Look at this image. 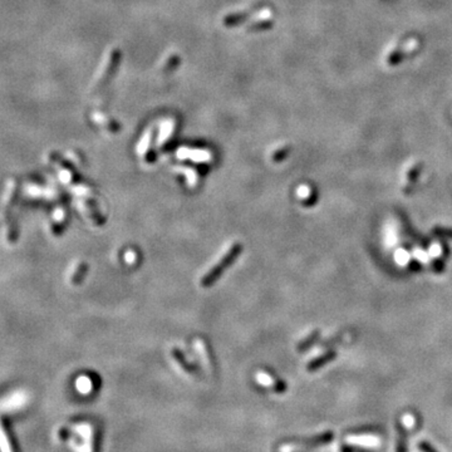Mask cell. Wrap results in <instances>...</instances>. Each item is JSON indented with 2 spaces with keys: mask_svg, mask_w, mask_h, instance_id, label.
<instances>
[{
  "mask_svg": "<svg viewBox=\"0 0 452 452\" xmlns=\"http://www.w3.org/2000/svg\"><path fill=\"white\" fill-rule=\"evenodd\" d=\"M241 250H242V245L239 244V242H235V244L231 245L230 248L226 250V253H225L224 255L220 258L219 262H216L213 268H211L210 270H209L208 273L205 274L204 277H202L201 282H200L201 286L208 288V286L213 285L214 283L219 279L220 275L224 273L225 269L229 268V266H230V265L234 262V260L239 257V254L241 253Z\"/></svg>",
  "mask_w": 452,
  "mask_h": 452,
  "instance_id": "1",
  "label": "cell"
},
{
  "mask_svg": "<svg viewBox=\"0 0 452 452\" xmlns=\"http://www.w3.org/2000/svg\"><path fill=\"white\" fill-rule=\"evenodd\" d=\"M347 442L352 445H359V446H378L380 445V437L373 435H362V436H348Z\"/></svg>",
  "mask_w": 452,
  "mask_h": 452,
  "instance_id": "2",
  "label": "cell"
},
{
  "mask_svg": "<svg viewBox=\"0 0 452 452\" xmlns=\"http://www.w3.org/2000/svg\"><path fill=\"white\" fill-rule=\"evenodd\" d=\"M335 356H337L335 355V351H334V349H329V351H327L324 355H322V356H319V357L309 360V363L307 364V369H308V371H315V369L320 368V367H323L328 362H331L332 359H334Z\"/></svg>",
  "mask_w": 452,
  "mask_h": 452,
  "instance_id": "3",
  "label": "cell"
},
{
  "mask_svg": "<svg viewBox=\"0 0 452 452\" xmlns=\"http://www.w3.org/2000/svg\"><path fill=\"white\" fill-rule=\"evenodd\" d=\"M257 381L259 384L264 387H268V388H274L277 389V391H284L285 389V384L283 382H278V381L274 380L270 375L268 373H265V372H259L257 375Z\"/></svg>",
  "mask_w": 452,
  "mask_h": 452,
  "instance_id": "4",
  "label": "cell"
},
{
  "mask_svg": "<svg viewBox=\"0 0 452 452\" xmlns=\"http://www.w3.org/2000/svg\"><path fill=\"white\" fill-rule=\"evenodd\" d=\"M171 352H172L173 358H175V359L180 363V366H181L182 368L185 369V371L190 372V373H196L195 367H193L192 364H190V363H189L188 360H186V358H185L184 353H182V352L180 351L179 348H173Z\"/></svg>",
  "mask_w": 452,
  "mask_h": 452,
  "instance_id": "5",
  "label": "cell"
},
{
  "mask_svg": "<svg viewBox=\"0 0 452 452\" xmlns=\"http://www.w3.org/2000/svg\"><path fill=\"white\" fill-rule=\"evenodd\" d=\"M318 337H319V331L315 329V331L310 332L304 339L300 340V343L298 344V351H306V349H308L311 344H314V342L318 339Z\"/></svg>",
  "mask_w": 452,
  "mask_h": 452,
  "instance_id": "6",
  "label": "cell"
},
{
  "mask_svg": "<svg viewBox=\"0 0 452 452\" xmlns=\"http://www.w3.org/2000/svg\"><path fill=\"white\" fill-rule=\"evenodd\" d=\"M195 347H196V351H197V353H199L200 358H201V360L204 362L205 366L209 367V364H210V358H209V352H208V348H206V344L204 343V340L196 339Z\"/></svg>",
  "mask_w": 452,
  "mask_h": 452,
  "instance_id": "7",
  "label": "cell"
},
{
  "mask_svg": "<svg viewBox=\"0 0 452 452\" xmlns=\"http://www.w3.org/2000/svg\"><path fill=\"white\" fill-rule=\"evenodd\" d=\"M77 387L82 393H90V391L92 389V383H91V381L86 377L79 378L77 382Z\"/></svg>",
  "mask_w": 452,
  "mask_h": 452,
  "instance_id": "8",
  "label": "cell"
},
{
  "mask_svg": "<svg viewBox=\"0 0 452 452\" xmlns=\"http://www.w3.org/2000/svg\"><path fill=\"white\" fill-rule=\"evenodd\" d=\"M298 196H299L300 199L304 202L309 201L311 196H313V191H310V189H309L308 186H302V188L298 189Z\"/></svg>",
  "mask_w": 452,
  "mask_h": 452,
  "instance_id": "9",
  "label": "cell"
},
{
  "mask_svg": "<svg viewBox=\"0 0 452 452\" xmlns=\"http://www.w3.org/2000/svg\"><path fill=\"white\" fill-rule=\"evenodd\" d=\"M402 424H404V426L406 427L407 429L413 428V427H415V425H416V418H415V416H413V415H409V413H407V415H404V418H402Z\"/></svg>",
  "mask_w": 452,
  "mask_h": 452,
  "instance_id": "10",
  "label": "cell"
},
{
  "mask_svg": "<svg viewBox=\"0 0 452 452\" xmlns=\"http://www.w3.org/2000/svg\"><path fill=\"white\" fill-rule=\"evenodd\" d=\"M406 451H407L406 440H404V436L402 435V432H400V437H398L397 446H396V452H406Z\"/></svg>",
  "mask_w": 452,
  "mask_h": 452,
  "instance_id": "11",
  "label": "cell"
},
{
  "mask_svg": "<svg viewBox=\"0 0 452 452\" xmlns=\"http://www.w3.org/2000/svg\"><path fill=\"white\" fill-rule=\"evenodd\" d=\"M0 449H1L3 452H12V450L9 449L8 444H6L5 435H4V432L1 431V428H0Z\"/></svg>",
  "mask_w": 452,
  "mask_h": 452,
  "instance_id": "12",
  "label": "cell"
},
{
  "mask_svg": "<svg viewBox=\"0 0 452 452\" xmlns=\"http://www.w3.org/2000/svg\"><path fill=\"white\" fill-rule=\"evenodd\" d=\"M396 259L400 262H407L409 260V254L404 250H400L396 254Z\"/></svg>",
  "mask_w": 452,
  "mask_h": 452,
  "instance_id": "13",
  "label": "cell"
},
{
  "mask_svg": "<svg viewBox=\"0 0 452 452\" xmlns=\"http://www.w3.org/2000/svg\"><path fill=\"white\" fill-rule=\"evenodd\" d=\"M418 449H420L422 452H437L435 449H433V447L431 446V445L428 444V442H426V441L420 442V444H418Z\"/></svg>",
  "mask_w": 452,
  "mask_h": 452,
  "instance_id": "14",
  "label": "cell"
},
{
  "mask_svg": "<svg viewBox=\"0 0 452 452\" xmlns=\"http://www.w3.org/2000/svg\"><path fill=\"white\" fill-rule=\"evenodd\" d=\"M435 233L441 237H447L452 238V230L451 229H444V228H436Z\"/></svg>",
  "mask_w": 452,
  "mask_h": 452,
  "instance_id": "15",
  "label": "cell"
},
{
  "mask_svg": "<svg viewBox=\"0 0 452 452\" xmlns=\"http://www.w3.org/2000/svg\"><path fill=\"white\" fill-rule=\"evenodd\" d=\"M441 251H442V246H441L440 244L432 245V248H431V255H432V257H438V255L441 254Z\"/></svg>",
  "mask_w": 452,
  "mask_h": 452,
  "instance_id": "16",
  "label": "cell"
}]
</instances>
